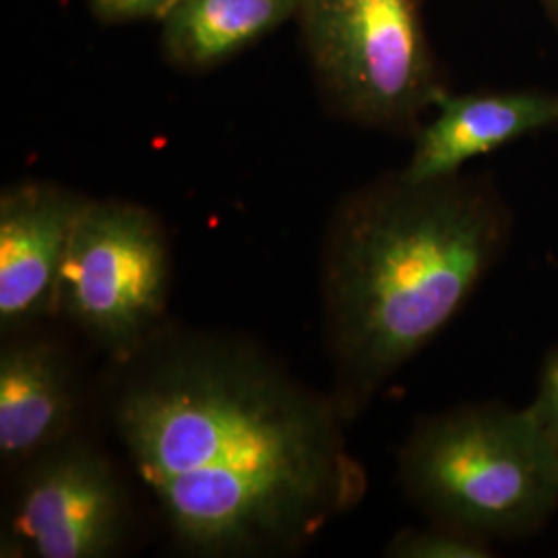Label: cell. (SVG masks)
I'll return each mask as SVG.
<instances>
[{
    "label": "cell",
    "instance_id": "1",
    "mask_svg": "<svg viewBox=\"0 0 558 558\" xmlns=\"http://www.w3.org/2000/svg\"><path fill=\"white\" fill-rule=\"evenodd\" d=\"M114 364L110 422L184 555L288 557L364 499L333 396L257 343L168 323Z\"/></svg>",
    "mask_w": 558,
    "mask_h": 558
},
{
    "label": "cell",
    "instance_id": "2",
    "mask_svg": "<svg viewBox=\"0 0 558 558\" xmlns=\"http://www.w3.org/2000/svg\"><path fill=\"white\" fill-rule=\"evenodd\" d=\"M509 236L495 189L459 174L398 172L339 201L320 248V323L343 418H359L458 317Z\"/></svg>",
    "mask_w": 558,
    "mask_h": 558
},
{
    "label": "cell",
    "instance_id": "5",
    "mask_svg": "<svg viewBox=\"0 0 558 558\" xmlns=\"http://www.w3.org/2000/svg\"><path fill=\"white\" fill-rule=\"evenodd\" d=\"M170 278L168 234L151 209L89 199L62 263L59 313L119 362L168 325Z\"/></svg>",
    "mask_w": 558,
    "mask_h": 558
},
{
    "label": "cell",
    "instance_id": "6",
    "mask_svg": "<svg viewBox=\"0 0 558 558\" xmlns=\"http://www.w3.org/2000/svg\"><path fill=\"white\" fill-rule=\"evenodd\" d=\"M20 470L9 548L40 558H106L120 550L129 497L98 447L69 437Z\"/></svg>",
    "mask_w": 558,
    "mask_h": 558
},
{
    "label": "cell",
    "instance_id": "12",
    "mask_svg": "<svg viewBox=\"0 0 558 558\" xmlns=\"http://www.w3.org/2000/svg\"><path fill=\"white\" fill-rule=\"evenodd\" d=\"M527 412L558 453V350L542 366L538 389L527 405Z\"/></svg>",
    "mask_w": 558,
    "mask_h": 558
},
{
    "label": "cell",
    "instance_id": "9",
    "mask_svg": "<svg viewBox=\"0 0 558 558\" xmlns=\"http://www.w3.org/2000/svg\"><path fill=\"white\" fill-rule=\"evenodd\" d=\"M9 338L0 352V458L23 468L73 437L77 387L59 343L25 331Z\"/></svg>",
    "mask_w": 558,
    "mask_h": 558
},
{
    "label": "cell",
    "instance_id": "7",
    "mask_svg": "<svg viewBox=\"0 0 558 558\" xmlns=\"http://www.w3.org/2000/svg\"><path fill=\"white\" fill-rule=\"evenodd\" d=\"M87 201L44 180H23L2 191L0 329L4 338L59 315L60 271Z\"/></svg>",
    "mask_w": 558,
    "mask_h": 558
},
{
    "label": "cell",
    "instance_id": "11",
    "mask_svg": "<svg viewBox=\"0 0 558 558\" xmlns=\"http://www.w3.org/2000/svg\"><path fill=\"white\" fill-rule=\"evenodd\" d=\"M389 558H490L493 542L453 525L430 521L426 527H405L389 539Z\"/></svg>",
    "mask_w": 558,
    "mask_h": 558
},
{
    "label": "cell",
    "instance_id": "3",
    "mask_svg": "<svg viewBox=\"0 0 558 558\" xmlns=\"http://www.w3.org/2000/svg\"><path fill=\"white\" fill-rule=\"evenodd\" d=\"M398 472L428 521L490 542L534 534L558 509V453L527 408L465 403L420 420Z\"/></svg>",
    "mask_w": 558,
    "mask_h": 558
},
{
    "label": "cell",
    "instance_id": "14",
    "mask_svg": "<svg viewBox=\"0 0 558 558\" xmlns=\"http://www.w3.org/2000/svg\"><path fill=\"white\" fill-rule=\"evenodd\" d=\"M544 4L550 9V13H553V17L557 20L558 23V0H544Z\"/></svg>",
    "mask_w": 558,
    "mask_h": 558
},
{
    "label": "cell",
    "instance_id": "10",
    "mask_svg": "<svg viewBox=\"0 0 558 558\" xmlns=\"http://www.w3.org/2000/svg\"><path fill=\"white\" fill-rule=\"evenodd\" d=\"M304 0H177L161 17V50L182 71H209L299 17Z\"/></svg>",
    "mask_w": 558,
    "mask_h": 558
},
{
    "label": "cell",
    "instance_id": "8",
    "mask_svg": "<svg viewBox=\"0 0 558 558\" xmlns=\"http://www.w3.org/2000/svg\"><path fill=\"white\" fill-rule=\"evenodd\" d=\"M437 114L416 131L401 177L410 182L458 177L470 160L558 124V92L442 94Z\"/></svg>",
    "mask_w": 558,
    "mask_h": 558
},
{
    "label": "cell",
    "instance_id": "4",
    "mask_svg": "<svg viewBox=\"0 0 558 558\" xmlns=\"http://www.w3.org/2000/svg\"><path fill=\"white\" fill-rule=\"evenodd\" d=\"M296 20L339 117L416 135L422 114L445 94L418 0H304Z\"/></svg>",
    "mask_w": 558,
    "mask_h": 558
},
{
    "label": "cell",
    "instance_id": "13",
    "mask_svg": "<svg viewBox=\"0 0 558 558\" xmlns=\"http://www.w3.org/2000/svg\"><path fill=\"white\" fill-rule=\"evenodd\" d=\"M177 0H89L94 15L108 23L161 20Z\"/></svg>",
    "mask_w": 558,
    "mask_h": 558
}]
</instances>
